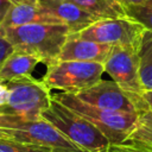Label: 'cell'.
Returning a JSON list of instances; mask_svg holds the SVG:
<instances>
[{"label":"cell","instance_id":"obj_1","mask_svg":"<svg viewBox=\"0 0 152 152\" xmlns=\"http://www.w3.org/2000/svg\"><path fill=\"white\" fill-rule=\"evenodd\" d=\"M0 31L14 49L37 56L46 66L58 61L70 33L65 24H28Z\"/></svg>","mask_w":152,"mask_h":152},{"label":"cell","instance_id":"obj_2","mask_svg":"<svg viewBox=\"0 0 152 152\" xmlns=\"http://www.w3.org/2000/svg\"><path fill=\"white\" fill-rule=\"evenodd\" d=\"M42 118L86 152L109 151L110 142L108 138L95 125L55 99L42 113Z\"/></svg>","mask_w":152,"mask_h":152},{"label":"cell","instance_id":"obj_3","mask_svg":"<svg viewBox=\"0 0 152 152\" xmlns=\"http://www.w3.org/2000/svg\"><path fill=\"white\" fill-rule=\"evenodd\" d=\"M52 99L89 120L108 138L110 145L124 144L129 138L138 124V113L102 109L80 100L75 94L71 93L58 91L52 94Z\"/></svg>","mask_w":152,"mask_h":152},{"label":"cell","instance_id":"obj_4","mask_svg":"<svg viewBox=\"0 0 152 152\" xmlns=\"http://www.w3.org/2000/svg\"><path fill=\"white\" fill-rule=\"evenodd\" d=\"M6 84L10 96L6 104L0 107V114L36 120L42 118V113L51 103V89L42 80L25 76L12 80Z\"/></svg>","mask_w":152,"mask_h":152},{"label":"cell","instance_id":"obj_5","mask_svg":"<svg viewBox=\"0 0 152 152\" xmlns=\"http://www.w3.org/2000/svg\"><path fill=\"white\" fill-rule=\"evenodd\" d=\"M104 74V65L97 62L57 61L46 66L42 81L48 88L77 94L97 83Z\"/></svg>","mask_w":152,"mask_h":152},{"label":"cell","instance_id":"obj_6","mask_svg":"<svg viewBox=\"0 0 152 152\" xmlns=\"http://www.w3.org/2000/svg\"><path fill=\"white\" fill-rule=\"evenodd\" d=\"M0 138L44 146L55 152H86L43 118L27 120L17 116L10 127H0Z\"/></svg>","mask_w":152,"mask_h":152},{"label":"cell","instance_id":"obj_7","mask_svg":"<svg viewBox=\"0 0 152 152\" xmlns=\"http://www.w3.org/2000/svg\"><path fill=\"white\" fill-rule=\"evenodd\" d=\"M80 100L114 112L140 113L144 110V101L141 94H131L120 88L113 80L101 78L94 86L75 94Z\"/></svg>","mask_w":152,"mask_h":152},{"label":"cell","instance_id":"obj_8","mask_svg":"<svg viewBox=\"0 0 152 152\" xmlns=\"http://www.w3.org/2000/svg\"><path fill=\"white\" fill-rule=\"evenodd\" d=\"M144 30L145 28L139 23L127 17L106 18L96 20L84 30L80 31L78 36L88 40L108 44L112 46H138Z\"/></svg>","mask_w":152,"mask_h":152},{"label":"cell","instance_id":"obj_9","mask_svg":"<svg viewBox=\"0 0 152 152\" xmlns=\"http://www.w3.org/2000/svg\"><path fill=\"white\" fill-rule=\"evenodd\" d=\"M103 65L104 72L125 91L131 94L142 93L139 77L138 46L113 45Z\"/></svg>","mask_w":152,"mask_h":152},{"label":"cell","instance_id":"obj_10","mask_svg":"<svg viewBox=\"0 0 152 152\" xmlns=\"http://www.w3.org/2000/svg\"><path fill=\"white\" fill-rule=\"evenodd\" d=\"M110 50L112 45L84 39L78 33H69L62 46L58 61L97 62L103 64Z\"/></svg>","mask_w":152,"mask_h":152},{"label":"cell","instance_id":"obj_11","mask_svg":"<svg viewBox=\"0 0 152 152\" xmlns=\"http://www.w3.org/2000/svg\"><path fill=\"white\" fill-rule=\"evenodd\" d=\"M40 7L65 24L70 33H78L97 19L70 0H38Z\"/></svg>","mask_w":152,"mask_h":152},{"label":"cell","instance_id":"obj_12","mask_svg":"<svg viewBox=\"0 0 152 152\" xmlns=\"http://www.w3.org/2000/svg\"><path fill=\"white\" fill-rule=\"evenodd\" d=\"M28 24H62L57 18L45 12L38 0L13 4L0 24V28H11Z\"/></svg>","mask_w":152,"mask_h":152},{"label":"cell","instance_id":"obj_13","mask_svg":"<svg viewBox=\"0 0 152 152\" xmlns=\"http://www.w3.org/2000/svg\"><path fill=\"white\" fill-rule=\"evenodd\" d=\"M38 63L42 62L37 56L14 49L0 66V81L7 83L15 78L31 76Z\"/></svg>","mask_w":152,"mask_h":152},{"label":"cell","instance_id":"obj_14","mask_svg":"<svg viewBox=\"0 0 152 152\" xmlns=\"http://www.w3.org/2000/svg\"><path fill=\"white\" fill-rule=\"evenodd\" d=\"M139 77L142 90H152V32L144 30L139 45Z\"/></svg>","mask_w":152,"mask_h":152},{"label":"cell","instance_id":"obj_15","mask_svg":"<svg viewBox=\"0 0 152 152\" xmlns=\"http://www.w3.org/2000/svg\"><path fill=\"white\" fill-rule=\"evenodd\" d=\"M97 19L126 17L124 7L116 0H70Z\"/></svg>","mask_w":152,"mask_h":152},{"label":"cell","instance_id":"obj_16","mask_svg":"<svg viewBox=\"0 0 152 152\" xmlns=\"http://www.w3.org/2000/svg\"><path fill=\"white\" fill-rule=\"evenodd\" d=\"M126 141L152 148V114L148 110L139 113L138 124Z\"/></svg>","mask_w":152,"mask_h":152},{"label":"cell","instance_id":"obj_17","mask_svg":"<svg viewBox=\"0 0 152 152\" xmlns=\"http://www.w3.org/2000/svg\"><path fill=\"white\" fill-rule=\"evenodd\" d=\"M122 7L127 18L139 23L145 30L152 32V0L138 5H125Z\"/></svg>","mask_w":152,"mask_h":152},{"label":"cell","instance_id":"obj_18","mask_svg":"<svg viewBox=\"0 0 152 152\" xmlns=\"http://www.w3.org/2000/svg\"><path fill=\"white\" fill-rule=\"evenodd\" d=\"M0 152H55L48 147L0 138Z\"/></svg>","mask_w":152,"mask_h":152},{"label":"cell","instance_id":"obj_19","mask_svg":"<svg viewBox=\"0 0 152 152\" xmlns=\"http://www.w3.org/2000/svg\"><path fill=\"white\" fill-rule=\"evenodd\" d=\"M108 152H152V148L125 141L121 145H110Z\"/></svg>","mask_w":152,"mask_h":152},{"label":"cell","instance_id":"obj_20","mask_svg":"<svg viewBox=\"0 0 152 152\" xmlns=\"http://www.w3.org/2000/svg\"><path fill=\"white\" fill-rule=\"evenodd\" d=\"M14 51L13 45L7 40V38L2 34L0 31V66L4 63V61Z\"/></svg>","mask_w":152,"mask_h":152},{"label":"cell","instance_id":"obj_21","mask_svg":"<svg viewBox=\"0 0 152 152\" xmlns=\"http://www.w3.org/2000/svg\"><path fill=\"white\" fill-rule=\"evenodd\" d=\"M141 97H142V101H144V110L152 112V90H142Z\"/></svg>","mask_w":152,"mask_h":152},{"label":"cell","instance_id":"obj_22","mask_svg":"<svg viewBox=\"0 0 152 152\" xmlns=\"http://www.w3.org/2000/svg\"><path fill=\"white\" fill-rule=\"evenodd\" d=\"M8 96H10V90L7 88V84L0 81V107L6 104V102L8 101Z\"/></svg>","mask_w":152,"mask_h":152},{"label":"cell","instance_id":"obj_23","mask_svg":"<svg viewBox=\"0 0 152 152\" xmlns=\"http://www.w3.org/2000/svg\"><path fill=\"white\" fill-rule=\"evenodd\" d=\"M12 1L11 0H0V24L4 20L5 15L7 14L8 10L12 7Z\"/></svg>","mask_w":152,"mask_h":152},{"label":"cell","instance_id":"obj_24","mask_svg":"<svg viewBox=\"0 0 152 152\" xmlns=\"http://www.w3.org/2000/svg\"><path fill=\"white\" fill-rule=\"evenodd\" d=\"M15 115H7V114H0V127L7 128L12 125V122L15 120Z\"/></svg>","mask_w":152,"mask_h":152},{"label":"cell","instance_id":"obj_25","mask_svg":"<svg viewBox=\"0 0 152 152\" xmlns=\"http://www.w3.org/2000/svg\"><path fill=\"white\" fill-rule=\"evenodd\" d=\"M121 6H125V5H138V4H142L147 0H116Z\"/></svg>","mask_w":152,"mask_h":152},{"label":"cell","instance_id":"obj_26","mask_svg":"<svg viewBox=\"0 0 152 152\" xmlns=\"http://www.w3.org/2000/svg\"><path fill=\"white\" fill-rule=\"evenodd\" d=\"M148 112H150V110H148ZM150 113H151V114H152V112H150Z\"/></svg>","mask_w":152,"mask_h":152}]
</instances>
